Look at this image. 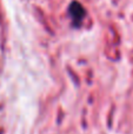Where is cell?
<instances>
[{
    "label": "cell",
    "mask_w": 133,
    "mask_h": 134,
    "mask_svg": "<svg viewBox=\"0 0 133 134\" xmlns=\"http://www.w3.org/2000/svg\"><path fill=\"white\" fill-rule=\"evenodd\" d=\"M68 15L74 27H80L86 16V9L79 1H72L68 6Z\"/></svg>",
    "instance_id": "obj_1"
}]
</instances>
